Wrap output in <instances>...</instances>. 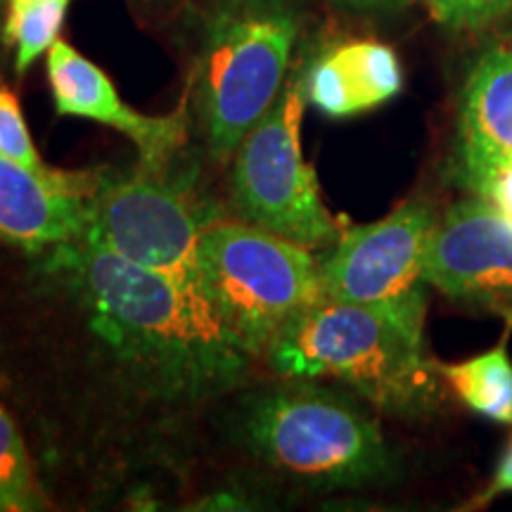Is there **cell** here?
I'll list each match as a JSON object with an SVG mask.
<instances>
[{
  "label": "cell",
  "mask_w": 512,
  "mask_h": 512,
  "mask_svg": "<svg viewBox=\"0 0 512 512\" xmlns=\"http://www.w3.org/2000/svg\"><path fill=\"white\" fill-rule=\"evenodd\" d=\"M425 275L451 302L512 318V226L479 197L453 204L434 223Z\"/></svg>",
  "instance_id": "9"
},
{
  "label": "cell",
  "mask_w": 512,
  "mask_h": 512,
  "mask_svg": "<svg viewBox=\"0 0 512 512\" xmlns=\"http://www.w3.org/2000/svg\"><path fill=\"white\" fill-rule=\"evenodd\" d=\"M512 335V318L505 320V335L496 347L460 363L437 361L439 375L446 387L458 396L467 411L496 422L512 425V358L508 339Z\"/></svg>",
  "instance_id": "14"
},
{
  "label": "cell",
  "mask_w": 512,
  "mask_h": 512,
  "mask_svg": "<svg viewBox=\"0 0 512 512\" xmlns=\"http://www.w3.org/2000/svg\"><path fill=\"white\" fill-rule=\"evenodd\" d=\"M93 328L147 392L197 401L245 377L252 356L233 337L200 285L74 240L50 252Z\"/></svg>",
  "instance_id": "1"
},
{
  "label": "cell",
  "mask_w": 512,
  "mask_h": 512,
  "mask_svg": "<svg viewBox=\"0 0 512 512\" xmlns=\"http://www.w3.org/2000/svg\"><path fill=\"white\" fill-rule=\"evenodd\" d=\"M0 150L5 157L24 166H34V169L48 166L38 155L17 95L10 88H0Z\"/></svg>",
  "instance_id": "18"
},
{
  "label": "cell",
  "mask_w": 512,
  "mask_h": 512,
  "mask_svg": "<svg viewBox=\"0 0 512 512\" xmlns=\"http://www.w3.org/2000/svg\"><path fill=\"white\" fill-rule=\"evenodd\" d=\"M48 81L60 117L91 119L128 138L140 157V169L164 174L188 140V102L169 114H143L119 98L117 88L98 64L83 57L67 41L48 50Z\"/></svg>",
  "instance_id": "10"
},
{
  "label": "cell",
  "mask_w": 512,
  "mask_h": 512,
  "mask_svg": "<svg viewBox=\"0 0 512 512\" xmlns=\"http://www.w3.org/2000/svg\"><path fill=\"white\" fill-rule=\"evenodd\" d=\"M453 178L472 195L512 162V31L472 64L458 102Z\"/></svg>",
  "instance_id": "12"
},
{
  "label": "cell",
  "mask_w": 512,
  "mask_h": 512,
  "mask_svg": "<svg viewBox=\"0 0 512 512\" xmlns=\"http://www.w3.org/2000/svg\"><path fill=\"white\" fill-rule=\"evenodd\" d=\"M98 178L100 171L34 169L0 155V242L53 252L83 238Z\"/></svg>",
  "instance_id": "11"
},
{
  "label": "cell",
  "mask_w": 512,
  "mask_h": 512,
  "mask_svg": "<svg viewBox=\"0 0 512 512\" xmlns=\"http://www.w3.org/2000/svg\"><path fill=\"white\" fill-rule=\"evenodd\" d=\"M299 72L306 102L330 119L375 110L394 100L403 88L399 55L373 38L335 43Z\"/></svg>",
  "instance_id": "13"
},
{
  "label": "cell",
  "mask_w": 512,
  "mask_h": 512,
  "mask_svg": "<svg viewBox=\"0 0 512 512\" xmlns=\"http://www.w3.org/2000/svg\"><path fill=\"white\" fill-rule=\"evenodd\" d=\"M266 356L285 380L335 382L401 420H430L446 399L425 344L387 318L325 294L285 325Z\"/></svg>",
  "instance_id": "2"
},
{
  "label": "cell",
  "mask_w": 512,
  "mask_h": 512,
  "mask_svg": "<svg viewBox=\"0 0 512 512\" xmlns=\"http://www.w3.org/2000/svg\"><path fill=\"white\" fill-rule=\"evenodd\" d=\"M72 0H36L19 15L5 17V41L15 46L17 72H27L43 53L53 48Z\"/></svg>",
  "instance_id": "16"
},
{
  "label": "cell",
  "mask_w": 512,
  "mask_h": 512,
  "mask_svg": "<svg viewBox=\"0 0 512 512\" xmlns=\"http://www.w3.org/2000/svg\"><path fill=\"white\" fill-rule=\"evenodd\" d=\"M297 0H214L204 17L190 98L211 157L230 162L290 76Z\"/></svg>",
  "instance_id": "3"
},
{
  "label": "cell",
  "mask_w": 512,
  "mask_h": 512,
  "mask_svg": "<svg viewBox=\"0 0 512 512\" xmlns=\"http://www.w3.org/2000/svg\"><path fill=\"white\" fill-rule=\"evenodd\" d=\"M472 197H479V200L491 204L512 226V162L501 166L491 178H486L482 188Z\"/></svg>",
  "instance_id": "19"
},
{
  "label": "cell",
  "mask_w": 512,
  "mask_h": 512,
  "mask_svg": "<svg viewBox=\"0 0 512 512\" xmlns=\"http://www.w3.org/2000/svg\"><path fill=\"white\" fill-rule=\"evenodd\" d=\"M242 430L266 465L316 491L387 484L399 472L380 422L351 396L311 380L256 396Z\"/></svg>",
  "instance_id": "4"
},
{
  "label": "cell",
  "mask_w": 512,
  "mask_h": 512,
  "mask_svg": "<svg viewBox=\"0 0 512 512\" xmlns=\"http://www.w3.org/2000/svg\"><path fill=\"white\" fill-rule=\"evenodd\" d=\"M200 211L162 174L100 171L83 238L91 245L202 287ZM204 290V287H202Z\"/></svg>",
  "instance_id": "8"
},
{
  "label": "cell",
  "mask_w": 512,
  "mask_h": 512,
  "mask_svg": "<svg viewBox=\"0 0 512 512\" xmlns=\"http://www.w3.org/2000/svg\"><path fill=\"white\" fill-rule=\"evenodd\" d=\"M332 3L342 5V8L356 10V12H377V10L403 8L408 0H332Z\"/></svg>",
  "instance_id": "21"
},
{
  "label": "cell",
  "mask_w": 512,
  "mask_h": 512,
  "mask_svg": "<svg viewBox=\"0 0 512 512\" xmlns=\"http://www.w3.org/2000/svg\"><path fill=\"white\" fill-rule=\"evenodd\" d=\"M48 508L15 422L0 408V512H34Z\"/></svg>",
  "instance_id": "15"
},
{
  "label": "cell",
  "mask_w": 512,
  "mask_h": 512,
  "mask_svg": "<svg viewBox=\"0 0 512 512\" xmlns=\"http://www.w3.org/2000/svg\"><path fill=\"white\" fill-rule=\"evenodd\" d=\"M434 22L451 31H482L512 12V0H420Z\"/></svg>",
  "instance_id": "17"
},
{
  "label": "cell",
  "mask_w": 512,
  "mask_h": 512,
  "mask_svg": "<svg viewBox=\"0 0 512 512\" xmlns=\"http://www.w3.org/2000/svg\"><path fill=\"white\" fill-rule=\"evenodd\" d=\"M200 278L252 358L266 354L285 325L323 294L313 249L242 219L204 223Z\"/></svg>",
  "instance_id": "5"
},
{
  "label": "cell",
  "mask_w": 512,
  "mask_h": 512,
  "mask_svg": "<svg viewBox=\"0 0 512 512\" xmlns=\"http://www.w3.org/2000/svg\"><path fill=\"white\" fill-rule=\"evenodd\" d=\"M508 494H512V434L508 444L503 448L501 458H498V465L494 470V477L489 479V486H486L482 494L472 498L470 505H467V510L484 508V505L494 503L498 496H508Z\"/></svg>",
  "instance_id": "20"
},
{
  "label": "cell",
  "mask_w": 512,
  "mask_h": 512,
  "mask_svg": "<svg viewBox=\"0 0 512 512\" xmlns=\"http://www.w3.org/2000/svg\"><path fill=\"white\" fill-rule=\"evenodd\" d=\"M306 105L302 72H290L271 110L230 157V204L242 221L318 252L335 245L342 230L304 157Z\"/></svg>",
  "instance_id": "6"
},
{
  "label": "cell",
  "mask_w": 512,
  "mask_h": 512,
  "mask_svg": "<svg viewBox=\"0 0 512 512\" xmlns=\"http://www.w3.org/2000/svg\"><path fill=\"white\" fill-rule=\"evenodd\" d=\"M434 223L430 204L408 200L380 221L342 230L318 259L320 290L387 318L413 342L425 344V256Z\"/></svg>",
  "instance_id": "7"
}]
</instances>
